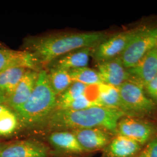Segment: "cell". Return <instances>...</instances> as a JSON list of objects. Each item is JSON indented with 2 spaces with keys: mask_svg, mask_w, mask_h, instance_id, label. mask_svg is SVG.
<instances>
[{
  "mask_svg": "<svg viewBox=\"0 0 157 157\" xmlns=\"http://www.w3.org/2000/svg\"><path fill=\"white\" fill-rule=\"evenodd\" d=\"M117 135L128 137L144 147L157 136V124L145 119L124 116L118 122Z\"/></svg>",
  "mask_w": 157,
  "mask_h": 157,
  "instance_id": "cell-7",
  "label": "cell"
},
{
  "mask_svg": "<svg viewBox=\"0 0 157 157\" xmlns=\"http://www.w3.org/2000/svg\"><path fill=\"white\" fill-rule=\"evenodd\" d=\"M47 140L52 157H78L87 154L72 131L51 132L47 135Z\"/></svg>",
  "mask_w": 157,
  "mask_h": 157,
  "instance_id": "cell-9",
  "label": "cell"
},
{
  "mask_svg": "<svg viewBox=\"0 0 157 157\" xmlns=\"http://www.w3.org/2000/svg\"><path fill=\"white\" fill-rule=\"evenodd\" d=\"M5 141H0V150L1 149V148L2 147V146H4V144H5Z\"/></svg>",
  "mask_w": 157,
  "mask_h": 157,
  "instance_id": "cell-27",
  "label": "cell"
},
{
  "mask_svg": "<svg viewBox=\"0 0 157 157\" xmlns=\"http://www.w3.org/2000/svg\"><path fill=\"white\" fill-rule=\"evenodd\" d=\"M143 148L135 141L117 135L101 151V157H136Z\"/></svg>",
  "mask_w": 157,
  "mask_h": 157,
  "instance_id": "cell-15",
  "label": "cell"
},
{
  "mask_svg": "<svg viewBox=\"0 0 157 157\" xmlns=\"http://www.w3.org/2000/svg\"><path fill=\"white\" fill-rule=\"evenodd\" d=\"M94 106H95V105L91 101H90L86 96L83 94L67 104L62 109L81 110Z\"/></svg>",
  "mask_w": 157,
  "mask_h": 157,
  "instance_id": "cell-23",
  "label": "cell"
},
{
  "mask_svg": "<svg viewBox=\"0 0 157 157\" xmlns=\"http://www.w3.org/2000/svg\"><path fill=\"white\" fill-rule=\"evenodd\" d=\"M51 157L52 152L47 144L32 139L6 142L0 150V157Z\"/></svg>",
  "mask_w": 157,
  "mask_h": 157,
  "instance_id": "cell-8",
  "label": "cell"
},
{
  "mask_svg": "<svg viewBox=\"0 0 157 157\" xmlns=\"http://www.w3.org/2000/svg\"><path fill=\"white\" fill-rule=\"evenodd\" d=\"M72 132L87 153L102 151L115 136L107 130L99 128L78 129Z\"/></svg>",
  "mask_w": 157,
  "mask_h": 157,
  "instance_id": "cell-10",
  "label": "cell"
},
{
  "mask_svg": "<svg viewBox=\"0 0 157 157\" xmlns=\"http://www.w3.org/2000/svg\"><path fill=\"white\" fill-rule=\"evenodd\" d=\"M28 69L13 67L0 72V93L6 100L11 95Z\"/></svg>",
  "mask_w": 157,
  "mask_h": 157,
  "instance_id": "cell-18",
  "label": "cell"
},
{
  "mask_svg": "<svg viewBox=\"0 0 157 157\" xmlns=\"http://www.w3.org/2000/svg\"><path fill=\"white\" fill-rule=\"evenodd\" d=\"M57 96L51 87L47 71H39L32 94L17 112L23 130L44 129L52 113L56 109Z\"/></svg>",
  "mask_w": 157,
  "mask_h": 157,
  "instance_id": "cell-3",
  "label": "cell"
},
{
  "mask_svg": "<svg viewBox=\"0 0 157 157\" xmlns=\"http://www.w3.org/2000/svg\"><path fill=\"white\" fill-rule=\"evenodd\" d=\"M157 44V26H144L119 56L126 69L136 65Z\"/></svg>",
  "mask_w": 157,
  "mask_h": 157,
  "instance_id": "cell-5",
  "label": "cell"
},
{
  "mask_svg": "<svg viewBox=\"0 0 157 157\" xmlns=\"http://www.w3.org/2000/svg\"><path fill=\"white\" fill-rule=\"evenodd\" d=\"M97 71L102 83L117 88L128 81L127 69L124 67L119 57L97 62Z\"/></svg>",
  "mask_w": 157,
  "mask_h": 157,
  "instance_id": "cell-12",
  "label": "cell"
},
{
  "mask_svg": "<svg viewBox=\"0 0 157 157\" xmlns=\"http://www.w3.org/2000/svg\"><path fill=\"white\" fill-rule=\"evenodd\" d=\"M39 71L27 69L19 84L11 95L6 100V103L14 110L22 106L32 94L36 84Z\"/></svg>",
  "mask_w": 157,
  "mask_h": 157,
  "instance_id": "cell-14",
  "label": "cell"
},
{
  "mask_svg": "<svg viewBox=\"0 0 157 157\" xmlns=\"http://www.w3.org/2000/svg\"><path fill=\"white\" fill-rule=\"evenodd\" d=\"M155 51H156V52H157V45H156V47H155Z\"/></svg>",
  "mask_w": 157,
  "mask_h": 157,
  "instance_id": "cell-28",
  "label": "cell"
},
{
  "mask_svg": "<svg viewBox=\"0 0 157 157\" xmlns=\"http://www.w3.org/2000/svg\"><path fill=\"white\" fill-rule=\"evenodd\" d=\"M147 94L157 105V74L144 87Z\"/></svg>",
  "mask_w": 157,
  "mask_h": 157,
  "instance_id": "cell-25",
  "label": "cell"
},
{
  "mask_svg": "<svg viewBox=\"0 0 157 157\" xmlns=\"http://www.w3.org/2000/svg\"><path fill=\"white\" fill-rule=\"evenodd\" d=\"M0 48H2V45L0 43Z\"/></svg>",
  "mask_w": 157,
  "mask_h": 157,
  "instance_id": "cell-29",
  "label": "cell"
},
{
  "mask_svg": "<svg viewBox=\"0 0 157 157\" xmlns=\"http://www.w3.org/2000/svg\"><path fill=\"white\" fill-rule=\"evenodd\" d=\"M143 89L130 81L124 82L118 87L121 100V111L126 116L145 119L157 117V104Z\"/></svg>",
  "mask_w": 157,
  "mask_h": 157,
  "instance_id": "cell-4",
  "label": "cell"
},
{
  "mask_svg": "<svg viewBox=\"0 0 157 157\" xmlns=\"http://www.w3.org/2000/svg\"><path fill=\"white\" fill-rule=\"evenodd\" d=\"M128 81L144 88L157 74V54L151 51L135 66L127 69Z\"/></svg>",
  "mask_w": 157,
  "mask_h": 157,
  "instance_id": "cell-11",
  "label": "cell"
},
{
  "mask_svg": "<svg viewBox=\"0 0 157 157\" xmlns=\"http://www.w3.org/2000/svg\"><path fill=\"white\" fill-rule=\"evenodd\" d=\"M99 105L121 111V100L118 88L108 84H99Z\"/></svg>",
  "mask_w": 157,
  "mask_h": 157,
  "instance_id": "cell-20",
  "label": "cell"
},
{
  "mask_svg": "<svg viewBox=\"0 0 157 157\" xmlns=\"http://www.w3.org/2000/svg\"><path fill=\"white\" fill-rule=\"evenodd\" d=\"M126 116L122 111L108 107L94 106L81 110L56 109L44 129L54 131L99 128L117 135L118 122Z\"/></svg>",
  "mask_w": 157,
  "mask_h": 157,
  "instance_id": "cell-2",
  "label": "cell"
},
{
  "mask_svg": "<svg viewBox=\"0 0 157 157\" xmlns=\"http://www.w3.org/2000/svg\"><path fill=\"white\" fill-rule=\"evenodd\" d=\"M144 27H137L108 37L93 48L91 56L97 62L119 57Z\"/></svg>",
  "mask_w": 157,
  "mask_h": 157,
  "instance_id": "cell-6",
  "label": "cell"
},
{
  "mask_svg": "<svg viewBox=\"0 0 157 157\" xmlns=\"http://www.w3.org/2000/svg\"><path fill=\"white\" fill-rule=\"evenodd\" d=\"M39 66L33 55L27 51L0 48V72L13 67L37 71Z\"/></svg>",
  "mask_w": 157,
  "mask_h": 157,
  "instance_id": "cell-13",
  "label": "cell"
},
{
  "mask_svg": "<svg viewBox=\"0 0 157 157\" xmlns=\"http://www.w3.org/2000/svg\"><path fill=\"white\" fill-rule=\"evenodd\" d=\"M6 98L5 97V96H4L1 93H0V104L6 102Z\"/></svg>",
  "mask_w": 157,
  "mask_h": 157,
  "instance_id": "cell-26",
  "label": "cell"
},
{
  "mask_svg": "<svg viewBox=\"0 0 157 157\" xmlns=\"http://www.w3.org/2000/svg\"><path fill=\"white\" fill-rule=\"evenodd\" d=\"M109 36L105 32L51 34L25 40L24 50L33 55L40 65H48L67 53L84 48H94Z\"/></svg>",
  "mask_w": 157,
  "mask_h": 157,
  "instance_id": "cell-1",
  "label": "cell"
},
{
  "mask_svg": "<svg viewBox=\"0 0 157 157\" xmlns=\"http://www.w3.org/2000/svg\"><path fill=\"white\" fill-rule=\"evenodd\" d=\"M136 157H157V136L143 147Z\"/></svg>",
  "mask_w": 157,
  "mask_h": 157,
  "instance_id": "cell-24",
  "label": "cell"
},
{
  "mask_svg": "<svg viewBox=\"0 0 157 157\" xmlns=\"http://www.w3.org/2000/svg\"><path fill=\"white\" fill-rule=\"evenodd\" d=\"M47 73L51 87L57 97L73 83L67 71L51 67Z\"/></svg>",
  "mask_w": 157,
  "mask_h": 157,
  "instance_id": "cell-19",
  "label": "cell"
},
{
  "mask_svg": "<svg viewBox=\"0 0 157 157\" xmlns=\"http://www.w3.org/2000/svg\"><path fill=\"white\" fill-rule=\"evenodd\" d=\"M93 48H84L71 51L51 62V67L69 71L87 67Z\"/></svg>",
  "mask_w": 157,
  "mask_h": 157,
  "instance_id": "cell-17",
  "label": "cell"
},
{
  "mask_svg": "<svg viewBox=\"0 0 157 157\" xmlns=\"http://www.w3.org/2000/svg\"><path fill=\"white\" fill-rule=\"evenodd\" d=\"M87 86L78 82H73L67 90L57 97L56 109H63L67 104L83 95Z\"/></svg>",
  "mask_w": 157,
  "mask_h": 157,
  "instance_id": "cell-22",
  "label": "cell"
},
{
  "mask_svg": "<svg viewBox=\"0 0 157 157\" xmlns=\"http://www.w3.org/2000/svg\"><path fill=\"white\" fill-rule=\"evenodd\" d=\"M22 126L16 111L6 103L0 104V141L12 139L20 133Z\"/></svg>",
  "mask_w": 157,
  "mask_h": 157,
  "instance_id": "cell-16",
  "label": "cell"
},
{
  "mask_svg": "<svg viewBox=\"0 0 157 157\" xmlns=\"http://www.w3.org/2000/svg\"><path fill=\"white\" fill-rule=\"evenodd\" d=\"M68 72L73 82H78L87 86L102 83L97 70L87 67L69 70Z\"/></svg>",
  "mask_w": 157,
  "mask_h": 157,
  "instance_id": "cell-21",
  "label": "cell"
}]
</instances>
